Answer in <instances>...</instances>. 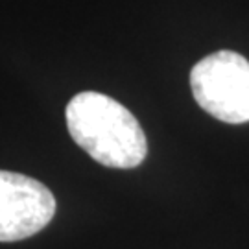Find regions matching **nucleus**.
Instances as JSON below:
<instances>
[{"label":"nucleus","mask_w":249,"mask_h":249,"mask_svg":"<svg viewBox=\"0 0 249 249\" xmlns=\"http://www.w3.org/2000/svg\"><path fill=\"white\" fill-rule=\"evenodd\" d=\"M55 214V197L34 178L0 170V242H17L43 231Z\"/></svg>","instance_id":"7ed1b4c3"},{"label":"nucleus","mask_w":249,"mask_h":249,"mask_svg":"<svg viewBox=\"0 0 249 249\" xmlns=\"http://www.w3.org/2000/svg\"><path fill=\"white\" fill-rule=\"evenodd\" d=\"M67 127L74 142L109 168H135L148 153L142 127L133 113L102 92L85 90L69 102Z\"/></svg>","instance_id":"f257e3e1"},{"label":"nucleus","mask_w":249,"mask_h":249,"mask_svg":"<svg viewBox=\"0 0 249 249\" xmlns=\"http://www.w3.org/2000/svg\"><path fill=\"white\" fill-rule=\"evenodd\" d=\"M197 106L227 124L249 122V61L232 50L203 57L190 72Z\"/></svg>","instance_id":"f03ea898"}]
</instances>
